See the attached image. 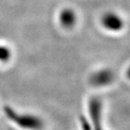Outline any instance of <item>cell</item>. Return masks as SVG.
Listing matches in <instances>:
<instances>
[{
    "label": "cell",
    "instance_id": "6da1fadb",
    "mask_svg": "<svg viewBox=\"0 0 130 130\" xmlns=\"http://www.w3.org/2000/svg\"><path fill=\"white\" fill-rule=\"evenodd\" d=\"M4 114L8 119L20 128L25 130H41L43 128L42 120L32 114L20 113L10 106H4Z\"/></svg>",
    "mask_w": 130,
    "mask_h": 130
},
{
    "label": "cell",
    "instance_id": "7a4b0ae2",
    "mask_svg": "<svg viewBox=\"0 0 130 130\" xmlns=\"http://www.w3.org/2000/svg\"><path fill=\"white\" fill-rule=\"evenodd\" d=\"M90 127L92 130H103L102 128V106L98 98H92L89 102Z\"/></svg>",
    "mask_w": 130,
    "mask_h": 130
},
{
    "label": "cell",
    "instance_id": "3957f363",
    "mask_svg": "<svg viewBox=\"0 0 130 130\" xmlns=\"http://www.w3.org/2000/svg\"><path fill=\"white\" fill-rule=\"evenodd\" d=\"M113 79V74L110 70L103 69L101 71L95 73L92 75L90 82L95 86H104L112 81Z\"/></svg>",
    "mask_w": 130,
    "mask_h": 130
},
{
    "label": "cell",
    "instance_id": "277c9868",
    "mask_svg": "<svg viewBox=\"0 0 130 130\" xmlns=\"http://www.w3.org/2000/svg\"><path fill=\"white\" fill-rule=\"evenodd\" d=\"M103 25L106 29L111 31H118L122 29L123 22L117 15L114 14H107L104 17L102 20Z\"/></svg>",
    "mask_w": 130,
    "mask_h": 130
},
{
    "label": "cell",
    "instance_id": "5b68a950",
    "mask_svg": "<svg viewBox=\"0 0 130 130\" xmlns=\"http://www.w3.org/2000/svg\"><path fill=\"white\" fill-rule=\"evenodd\" d=\"M74 14L71 11H64L60 16V22L65 27H71L74 24Z\"/></svg>",
    "mask_w": 130,
    "mask_h": 130
},
{
    "label": "cell",
    "instance_id": "8992f818",
    "mask_svg": "<svg viewBox=\"0 0 130 130\" xmlns=\"http://www.w3.org/2000/svg\"><path fill=\"white\" fill-rule=\"evenodd\" d=\"M11 58V52L7 46L0 45V62L4 63V62L9 61Z\"/></svg>",
    "mask_w": 130,
    "mask_h": 130
},
{
    "label": "cell",
    "instance_id": "52a82bcc",
    "mask_svg": "<svg viewBox=\"0 0 130 130\" xmlns=\"http://www.w3.org/2000/svg\"><path fill=\"white\" fill-rule=\"evenodd\" d=\"M79 123L80 126H81V129L82 130H92L91 127H90V123L89 119L86 118L85 117H81L79 120Z\"/></svg>",
    "mask_w": 130,
    "mask_h": 130
}]
</instances>
